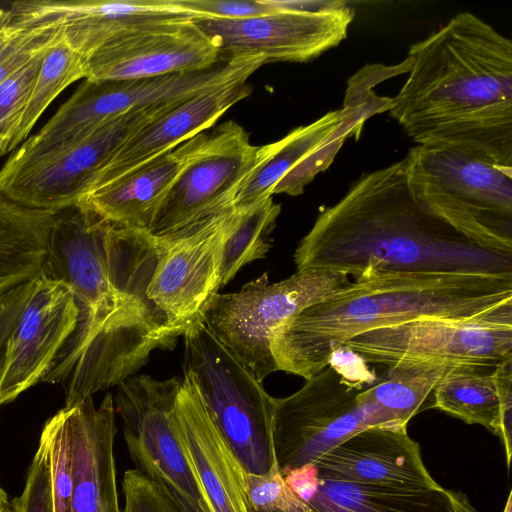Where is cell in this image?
I'll return each instance as SVG.
<instances>
[{
    "label": "cell",
    "mask_w": 512,
    "mask_h": 512,
    "mask_svg": "<svg viewBox=\"0 0 512 512\" xmlns=\"http://www.w3.org/2000/svg\"><path fill=\"white\" fill-rule=\"evenodd\" d=\"M297 271L355 279L407 272L512 277V236L444 194L414 153L362 175L316 218L294 253Z\"/></svg>",
    "instance_id": "6da1fadb"
},
{
    "label": "cell",
    "mask_w": 512,
    "mask_h": 512,
    "mask_svg": "<svg viewBox=\"0 0 512 512\" xmlns=\"http://www.w3.org/2000/svg\"><path fill=\"white\" fill-rule=\"evenodd\" d=\"M156 241L76 203L57 212L40 273L64 282L78 308L74 333L41 381L66 382L65 407L135 375L177 335L155 313L147 290Z\"/></svg>",
    "instance_id": "7a4b0ae2"
},
{
    "label": "cell",
    "mask_w": 512,
    "mask_h": 512,
    "mask_svg": "<svg viewBox=\"0 0 512 512\" xmlns=\"http://www.w3.org/2000/svg\"><path fill=\"white\" fill-rule=\"evenodd\" d=\"M409 76L388 110L419 146L512 169V42L470 12L409 50Z\"/></svg>",
    "instance_id": "3957f363"
},
{
    "label": "cell",
    "mask_w": 512,
    "mask_h": 512,
    "mask_svg": "<svg viewBox=\"0 0 512 512\" xmlns=\"http://www.w3.org/2000/svg\"><path fill=\"white\" fill-rule=\"evenodd\" d=\"M512 303V277L367 273L275 333L278 371L308 380L356 335L419 318L469 319Z\"/></svg>",
    "instance_id": "277c9868"
},
{
    "label": "cell",
    "mask_w": 512,
    "mask_h": 512,
    "mask_svg": "<svg viewBox=\"0 0 512 512\" xmlns=\"http://www.w3.org/2000/svg\"><path fill=\"white\" fill-rule=\"evenodd\" d=\"M184 337V374L194 382L215 427L243 469L264 474L276 464V400L207 329L201 316Z\"/></svg>",
    "instance_id": "5b68a950"
},
{
    "label": "cell",
    "mask_w": 512,
    "mask_h": 512,
    "mask_svg": "<svg viewBox=\"0 0 512 512\" xmlns=\"http://www.w3.org/2000/svg\"><path fill=\"white\" fill-rule=\"evenodd\" d=\"M351 283L344 273L303 270L270 284L264 273L239 292L213 294L200 316L209 332L262 382L278 371L271 351L277 330Z\"/></svg>",
    "instance_id": "8992f818"
},
{
    "label": "cell",
    "mask_w": 512,
    "mask_h": 512,
    "mask_svg": "<svg viewBox=\"0 0 512 512\" xmlns=\"http://www.w3.org/2000/svg\"><path fill=\"white\" fill-rule=\"evenodd\" d=\"M264 64L261 57H242L189 73L128 80L84 79L37 138L48 150L63 149L116 118L169 107L227 84L246 82Z\"/></svg>",
    "instance_id": "52a82bcc"
},
{
    "label": "cell",
    "mask_w": 512,
    "mask_h": 512,
    "mask_svg": "<svg viewBox=\"0 0 512 512\" xmlns=\"http://www.w3.org/2000/svg\"><path fill=\"white\" fill-rule=\"evenodd\" d=\"M367 364L495 368L512 358V303L469 319L419 318L363 332L341 348Z\"/></svg>",
    "instance_id": "ba28073f"
},
{
    "label": "cell",
    "mask_w": 512,
    "mask_h": 512,
    "mask_svg": "<svg viewBox=\"0 0 512 512\" xmlns=\"http://www.w3.org/2000/svg\"><path fill=\"white\" fill-rule=\"evenodd\" d=\"M181 169L162 198L149 233L165 237L205 223L234 208V198L254 166L258 146L228 121L186 141Z\"/></svg>",
    "instance_id": "9c48e42d"
},
{
    "label": "cell",
    "mask_w": 512,
    "mask_h": 512,
    "mask_svg": "<svg viewBox=\"0 0 512 512\" xmlns=\"http://www.w3.org/2000/svg\"><path fill=\"white\" fill-rule=\"evenodd\" d=\"M277 11L246 19L199 17L194 23L214 42L224 59L261 57L304 62L347 37L354 9L337 0H270Z\"/></svg>",
    "instance_id": "30bf717a"
},
{
    "label": "cell",
    "mask_w": 512,
    "mask_h": 512,
    "mask_svg": "<svg viewBox=\"0 0 512 512\" xmlns=\"http://www.w3.org/2000/svg\"><path fill=\"white\" fill-rule=\"evenodd\" d=\"M182 382L128 377L117 385L115 412L135 469L166 488L184 512H207L173 417Z\"/></svg>",
    "instance_id": "8fae6325"
},
{
    "label": "cell",
    "mask_w": 512,
    "mask_h": 512,
    "mask_svg": "<svg viewBox=\"0 0 512 512\" xmlns=\"http://www.w3.org/2000/svg\"><path fill=\"white\" fill-rule=\"evenodd\" d=\"M362 389L360 382L330 364L292 395L275 398L273 444L282 475L314 465L330 449L372 426L358 399Z\"/></svg>",
    "instance_id": "7c38bea8"
},
{
    "label": "cell",
    "mask_w": 512,
    "mask_h": 512,
    "mask_svg": "<svg viewBox=\"0 0 512 512\" xmlns=\"http://www.w3.org/2000/svg\"><path fill=\"white\" fill-rule=\"evenodd\" d=\"M370 114L362 98L295 128L284 138L258 146L253 168L239 187L234 209L244 210L273 194L297 196L333 162L344 142L359 137Z\"/></svg>",
    "instance_id": "4fadbf2b"
},
{
    "label": "cell",
    "mask_w": 512,
    "mask_h": 512,
    "mask_svg": "<svg viewBox=\"0 0 512 512\" xmlns=\"http://www.w3.org/2000/svg\"><path fill=\"white\" fill-rule=\"evenodd\" d=\"M235 209L189 230L156 241V264L148 299L164 325L178 337L219 290L224 241Z\"/></svg>",
    "instance_id": "5bb4252c"
},
{
    "label": "cell",
    "mask_w": 512,
    "mask_h": 512,
    "mask_svg": "<svg viewBox=\"0 0 512 512\" xmlns=\"http://www.w3.org/2000/svg\"><path fill=\"white\" fill-rule=\"evenodd\" d=\"M172 106L116 118L41 160L2 167L0 192L29 208L55 212L68 208L86 193L94 176L129 135Z\"/></svg>",
    "instance_id": "9a60e30c"
},
{
    "label": "cell",
    "mask_w": 512,
    "mask_h": 512,
    "mask_svg": "<svg viewBox=\"0 0 512 512\" xmlns=\"http://www.w3.org/2000/svg\"><path fill=\"white\" fill-rule=\"evenodd\" d=\"M8 10L12 28L59 37L85 60L139 27L201 17L171 0H22Z\"/></svg>",
    "instance_id": "2e32d148"
},
{
    "label": "cell",
    "mask_w": 512,
    "mask_h": 512,
    "mask_svg": "<svg viewBox=\"0 0 512 512\" xmlns=\"http://www.w3.org/2000/svg\"><path fill=\"white\" fill-rule=\"evenodd\" d=\"M193 20L147 25L120 35L85 60V79H142L213 67L222 60L220 51Z\"/></svg>",
    "instance_id": "e0dca14e"
},
{
    "label": "cell",
    "mask_w": 512,
    "mask_h": 512,
    "mask_svg": "<svg viewBox=\"0 0 512 512\" xmlns=\"http://www.w3.org/2000/svg\"><path fill=\"white\" fill-rule=\"evenodd\" d=\"M34 283L10 337L1 405L43 379L76 329L78 308L70 288L41 273Z\"/></svg>",
    "instance_id": "ac0fdd59"
},
{
    "label": "cell",
    "mask_w": 512,
    "mask_h": 512,
    "mask_svg": "<svg viewBox=\"0 0 512 512\" xmlns=\"http://www.w3.org/2000/svg\"><path fill=\"white\" fill-rule=\"evenodd\" d=\"M173 417L207 512H251L244 484L246 471L185 374Z\"/></svg>",
    "instance_id": "d6986e66"
},
{
    "label": "cell",
    "mask_w": 512,
    "mask_h": 512,
    "mask_svg": "<svg viewBox=\"0 0 512 512\" xmlns=\"http://www.w3.org/2000/svg\"><path fill=\"white\" fill-rule=\"evenodd\" d=\"M251 91V86L246 82H237L203 92L170 107L121 143L94 176L85 194L128 174L210 128Z\"/></svg>",
    "instance_id": "ffe728a7"
},
{
    "label": "cell",
    "mask_w": 512,
    "mask_h": 512,
    "mask_svg": "<svg viewBox=\"0 0 512 512\" xmlns=\"http://www.w3.org/2000/svg\"><path fill=\"white\" fill-rule=\"evenodd\" d=\"M314 466L322 478L368 485L433 487L407 426H371L330 449Z\"/></svg>",
    "instance_id": "44dd1931"
},
{
    "label": "cell",
    "mask_w": 512,
    "mask_h": 512,
    "mask_svg": "<svg viewBox=\"0 0 512 512\" xmlns=\"http://www.w3.org/2000/svg\"><path fill=\"white\" fill-rule=\"evenodd\" d=\"M71 430V512H121L114 457V399L107 393L98 407L92 396L65 407Z\"/></svg>",
    "instance_id": "7402d4cb"
},
{
    "label": "cell",
    "mask_w": 512,
    "mask_h": 512,
    "mask_svg": "<svg viewBox=\"0 0 512 512\" xmlns=\"http://www.w3.org/2000/svg\"><path fill=\"white\" fill-rule=\"evenodd\" d=\"M411 151L457 205L482 224L512 235V169L458 150L418 145Z\"/></svg>",
    "instance_id": "603a6c76"
},
{
    "label": "cell",
    "mask_w": 512,
    "mask_h": 512,
    "mask_svg": "<svg viewBox=\"0 0 512 512\" xmlns=\"http://www.w3.org/2000/svg\"><path fill=\"white\" fill-rule=\"evenodd\" d=\"M481 368H449L433 392V408L467 424H479L498 435L504 445L507 468L512 456V358L490 374Z\"/></svg>",
    "instance_id": "cb8c5ba5"
},
{
    "label": "cell",
    "mask_w": 512,
    "mask_h": 512,
    "mask_svg": "<svg viewBox=\"0 0 512 512\" xmlns=\"http://www.w3.org/2000/svg\"><path fill=\"white\" fill-rule=\"evenodd\" d=\"M309 512H478L466 494L443 488L368 485L322 478L305 499Z\"/></svg>",
    "instance_id": "d4e9b609"
},
{
    "label": "cell",
    "mask_w": 512,
    "mask_h": 512,
    "mask_svg": "<svg viewBox=\"0 0 512 512\" xmlns=\"http://www.w3.org/2000/svg\"><path fill=\"white\" fill-rule=\"evenodd\" d=\"M186 141L79 199L103 218L149 232L158 206L181 169Z\"/></svg>",
    "instance_id": "484cf974"
},
{
    "label": "cell",
    "mask_w": 512,
    "mask_h": 512,
    "mask_svg": "<svg viewBox=\"0 0 512 512\" xmlns=\"http://www.w3.org/2000/svg\"><path fill=\"white\" fill-rule=\"evenodd\" d=\"M451 367L417 363L381 368L382 373L359 393V402L373 426H407L413 416L432 407L435 386Z\"/></svg>",
    "instance_id": "4316f807"
},
{
    "label": "cell",
    "mask_w": 512,
    "mask_h": 512,
    "mask_svg": "<svg viewBox=\"0 0 512 512\" xmlns=\"http://www.w3.org/2000/svg\"><path fill=\"white\" fill-rule=\"evenodd\" d=\"M57 212L23 206L0 192V295L39 275Z\"/></svg>",
    "instance_id": "83f0119b"
},
{
    "label": "cell",
    "mask_w": 512,
    "mask_h": 512,
    "mask_svg": "<svg viewBox=\"0 0 512 512\" xmlns=\"http://www.w3.org/2000/svg\"><path fill=\"white\" fill-rule=\"evenodd\" d=\"M281 206L272 197L244 210H235L224 241L219 286H225L246 264L265 258Z\"/></svg>",
    "instance_id": "f1b7e54d"
},
{
    "label": "cell",
    "mask_w": 512,
    "mask_h": 512,
    "mask_svg": "<svg viewBox=\"0 0 512 512\" xmlns=\"http://www.w3.org/2000/svg\"><path fill=\"white\" fill-rule=\"evenodd\" d=\"M85 77V59L63 39L57 40L44 56L30 99L11 136L9 152L27 139L40 116L64 89Z\"/></svg>",
    "instance_id": "f546056e"
},
{
    "label": "cell",
    "mask_w": 512,
    "mask_h": 512,
    "mask_svg": "<svg viewBox=\"0 0 512 512\" xmlns=\"http://www.w3.org/2000/svg\"><path fill=\"white\" fill-rule=\"evenodd\" d=\"M42 435L50 451L53 512H71V430L65 407L45 423Z\"/></svg>",
    "instance_id": "4dcf8cb0"
},
{
    "label": "cell",
    "mask_w": 512,
    "mask_h": 512,
    "mask_svg": "<svg viewBox=\"0 0 512 512\" xmlns=\"http://www.w3.org/2000/svg\"><path fill=\"white\" fill-rule=\"evenodd\" d=\"M251 512H309V507L287 484L276 464L264 474L245 473Z\"/></svg>",
    "instance_id": "1f68e13d"
},
{
    "label": "cell",
    "mask_w": 512,
    "mask_h": 512,
    "mask_svg": "<svg viewBox=\"0 0 512 512\" xmlns=\"http://www.w3.org/2000/svg\"><path fill=\"white\" fill-rule=\"evenodd\" d=\"M52 45L38 52L0 84V135L11 139L32 94L44 56Z\"/></svg>",
    "instance_id": "d6a6232c"
},
{
    "label": "cell",
    "mask_w": 512,
    "mask_h": 512,
    "mask_svg": "<svg viewBox=\"0 0 512 512\" xmlns=\"http://www.w3.org/2000/svg\"><path fill=\"white\" fill-rule=\"evenodd\" d=\"M11 505L13 512H53L50 451L42 434L24 490Z\"/></svg>",
    "instance_id": "836d02e7"
},
{
    "label": "cell",
    "mask_w": 512,
    "mask_h": 512,
    "mask_svg": "<svg viewBox=\"0 0 512 512\" xmlns=\"http://www.w3.org/2000/svg\"><path fill=\"white\" fill-rule=\"evenodd\" d=\"M122 491V512H184L166 488L136 469L125 472Z\"/></svg>",
    "instance_id": "e575fe53"
},
{
    "label": "cell",
    "mask_w": 512,
    "mask_h": 512,
    "mask_svg": "<svg viewBox=\"0 0 512 512\" xmlns=\"http://www.w3.org/2000/svg\"><path fill=\"white\" fill-rule=\"evenodd\" d=\"M201 17L237 20L262 16L278 10L270 0H171Z\"/></svg>",
    "instance_id": "d590c367"
},
{
    "label": "cell",
    "mask_w": 512,
    "mask_h": 512,
    "mask_svg": "<svg viewBox=\"0 0 512 512\" xmlns=\"http://www.w3.org/2000/svg\"><path fill=\"white\" fill-rule=\"evenodd\" d=\"M14 30L13 36L0 52V84L17 72L38 52L60 39L42 32L15 28Z\"/></svg>",
    "instance_id": "8d00e7d4"
},
{
    "label": "cell",
    "mask_w": 512,
    "mask_h": 512,
    "mask_svg": "<svg viewBox=\"0 0 512 512\" xmlns=\"http://www.w3.org/2000/svg\"><path fill=\"white\" fill-rule=\"evenodd\" d=\"M34 284L32 279L0 295V386L6 369L10 337L34 289Z\"/></svg>",
    "instance_id": "74e56055"
},
{
    "label": "cell",
    "mask_w": 512,
    "mask_h": 512,
    "mask_svg": "<svg viewBox=\"0 0 512 512\" xmlns=\"http://www.w3.org/2000/svg\"><path fill=\"white\" fill-rule=\"evenodd\" d=\"M9 20V10L8 15L0 21V52L4 48V46L8 43V41L13 36L15 30L14 28L8 25Z\"/></svg>",
    "instance_id": "f35d334b"
},
{
    "label": "cell",
    "mask_w": 512,
    "mask_h": 512,
    "mask_svg": "<svg viewBox=\"0 0 512 512\" xmlns=\"http://www.w3.org/2000/svg\"><path fill=\"white\" fill-rule=\"evenodd\" d=\"M0 512H13L7 493L0 486Z\"/></svg>",
    "instance_id": "ab89813d"
},
{
    "label": "cell",
    "mask_w": 512,
    "mask_h": 512,
    "mask_svg": "<svg viewBox=\"0 0 512 512\" xmlns=\"http://www.w3.org/2000/svg\"><path fill=\"white\" fill-rule=\"evenodd\" d=\"M9 143L10 137L5 135H0V158L9 153Z\"/></svg>",
    "instance_id": "60d3db41"
},
{
    "label": "cell",
    "mask_w": 512,
    "mask_h": 512,
    "mask_svg": "<svg viewBox=\"0 0 512 512\" xmlns=\"http://www.w3.org/2000/svg\"><path fill=\"white\" fill-rule=\"evenodd\" d=\"M511 499H512V495H511V493H509V496H508V499H507V503L505 505V508H504L503 512H512Z\"/></svg>",
    "instance_id": "b9f144b4"
}]
</instances>
